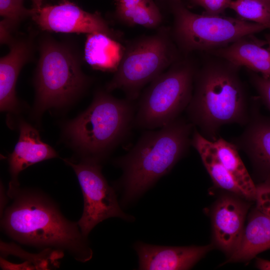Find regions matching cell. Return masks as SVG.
Returning a JSON list of instances; mask_svg holds the SVG:
<instances>
[{
	"instance_id": "obj_1",
	"label": "cell",
	"mask_w": 270,
	"mask_h": 270,
	"mask_svg": "<svg viewBox=\"0 0 270 270\" xmlns=\"http://www.w3.org/2000/svg\"><path fill=\"white\" fill-rule=\"evenodd\" d=\"M12 200L2 212V230L14 240L38 248L66 251L77 260L92 256L87 238L78 223L66 219L57 206L42 192L9 186Z\"/></svg>"
},
{
	"instance_id": "obj_2",
	"label": "cell",
	"mask_w": 270,
	"mask_h": 270,
	"mask_svg": "<svg viewBox=\"0 0 270 270\" xmlns=\"http://www.w3.org/2000/svg\"><path fill=\"white\" fill-rule=\"evenodd\" d=\"M186 108L190 122L209 140L217 139L220 128L249 121L248 97L238 67L224 59L204 52Z\"/></svg>"
},
{
	"instance_id": "obj_3",
	"label": "cell",
	"mask_w": 270,
	"mask_h": 270,
	"mask_svg": "<svg viewBox=\"0 0 270 270\" xmlns=\"http://www.w3.org/2000/svg\"><path fill=\"white\" fill-rule=\"evenodd\" d=\"M194 124L179 117L157 130L144 132L116 164L123 171L124 200H132L167 174L190 144Z\"/></svg>"
},
{
	"instance_id": "obj_4",
	"label": "cell",
	"mask_w": 270,
	"mask_h": 270,
	"mask_svg": "<svg viewBox=\"0 0 270 270\" xmlns=\"http://www.w3.org/2000/svg\"><path fill=\"white\" fill-rule=\"evenodd\" d=\"M136 110L134 101L98 90L90 106L66 124V132L86 154L84 158L99 162L126 138L134 126Z\"/></svg>"
},
{
	"instance_id": "obj_5",
	"label": "cell",
	"mask_w": 270,
	"mask_h": 270,
	"mask_svg": "<svg viewBox=\"0 0 270 270\" xmlns=\"http://www.w3.org/2000/svg\"><path fill=\"white\" fill-rule=\"evenodd\" d=\"M160 10L172 16V38L183 55L204 52L226 46L238 39L270 28L242 18L198 14L186 8L182 1L156 0Z\"/></svg>"
},
{
	"instance_id": "obj_6",
	"label": "cell",
	"mask_w": 270,
	"mask_h": 270,
	"mask_svg": "<svg viewBox=\"0 0 270 270\" xmlns=\"http://www.w3.org/2000/svg\"><path fill=\"white\" fill-rule=\"evenodd\" d=\"M184 55L174 42L169 26L126 42L121 60L106 90H122L127 99H137L142 88Z\"/></svg>"
},
{
	"instance_id": "obj_7",
	"label": "cell",
	"mask_w": 270,
	"mask_h": 270,
	"mask_svg": "<svg viewBox=\"0 0 270 270\" xmlns=\"http://www.w3.org/2000/svg\"><path fill=\"white\" fill-rule=\"evenodd\" d=\"M191 54L184 55L150 82L140 98L134 126L148 130L160 128L186 110L198 66Z\"/></svg>"
},
{
	"instance_id": "obj_8",
	"label": "cell",
	"mask_w": 270,
	"mask_h": 270,
	"mask_svg": "<svg viewBox=\"0 0 270 270\" xmlns=\"http://www.w3.org/2000/svg\"><path fill=\"white\" fill-rule=\"evenodd\" d=\"M36 86L38 111L64 106L80 94L90 78L82 72L74 52L50 39L40 46Z\"/></svg>"
},
{
	"instance_id": "obj_9",
	"label": "cell",
	"mask_w": 270,
	"mask_h": 270,
	"mask_svg": "<svg viewBox=\"0 0 270 270\" xmlns=\"http://www.w3.org/2000/svg\"><path fill=\"white\" fill-rule=\"evenodd\" d=\"M64 160L74 170L82 191L84 210L77 223L84 237L87 238L97 224L110 218L131 220L121 210L115 192L102 173L98 162L87 158L78 163L68 159Z\"/></svg>"
},
{
	"instance_id": "obj_10",
	"label": "cell",
	"mask_w": 270,
	"mask_h": 270,
	"mask_svg": "<svg viewBox=\"0 0 270 270\" xmlns=\"http://www.w3.org/2000/svg\"><path fill=\"white\" fill-rule=\"evenodd\" d=\"M32 9L33 20L43 30L65 33H102L118 40L122 34L112 28L98 12H87L73 2L63 0L56 5Z\"/></svg>"
},
{
	"instance_id": "obj_11",
	"label": "cell",
	"mask_w": 270,
	"mask_h": 270,
	"mask_svg": "<svg viewBox=\"0 0 270 270\" xmlns=\"http://www.w3.org/2000/svg\"><path fill=\"white\" fill-rule=\"evenodd\" d=\"M134 248L140 270H180L191 268L212 248V246H164L139 242Z\"/></svg>"
},
{
	"instance_id": "obj_12",
	"label": "cell",
	"mask_w": 270,
	"mask_h": 270,
	"mask_svg": "<svg viewBox=\"0 0 270 270\" xmlns=\"http://www.w3.org/2000/svg\"><path fill=\"white\" fill-rule=\"evenodd\" d=\"M20 137L8 162L11 181L9 186H18V177L28 166L45 160L54 158L58 154L48 144L43 142L37 130L25 122L20 126Z\"/></svg>"
},
{
	"instance_id": "obj_13",
	"label": "cell",
	"mask_w": 270,
	"mask_h": 270,
	"mask_svg": "<svg viewBox=\"0 0 270 270\" xmlns=\"http://www.w3.org/2000/svg\"><path fill=\"white\" fill-rule=\"evenodd\" d=\"M266 40L256 39L254 34L242 37L230 44L205 53L222 58L234 66L270 77V52L262 47Z\"/></svg>"
},
{
	"instance_id": "obj_14",
	"label": "cell",
	"mask_w": 270,
	"mask_h": 270,
	"mask_svg": "<svg viewBox=\"0 0 270 270\" xmlns=\"http://www.w3.org/2000/svg\"><path fill=\"white\" fill-rule=\"evenodd\" d=\"M32 54V42L14 40L10 50L0 60V107L2 112H14L18 107L16 84L19 73Z\"/></svg>"
},
{
	"instance_id": "obj_15",
	"label": "cell",
	"mask_w": 270,
	"mask_h": 270,
	"mask_svg": "<svg viewBox=\"0 0 270 270\" xmlns=\"http://www.w3.org/2000/svg\"><path fill=\"white\" fill-rule=\"evenodd\" d=\"M246 208L230 198L222 199L213 214V230L216 240L224 251L235 250L242 235Z\"/></svg>"
},
{
	"instance_id": "obj_16",
	"label": "cell",
	"mask_w": 270,
	"mask_h": 270,
	"mask_svg": "<svg viewBox=\"0 0 270 270\" xmlns=\"http://www.w3.org/2000/svg\"><path fill=\"white\" fill-rule=\"evenodd\" d=\"M243 134L236 139L237 147L244 150L255 164L270 175V118L260 114L254 104Z\"/></svg>"
},
{
	"instance_id": "obj_17",
	"label": "cell",
	"mask_w": 270,
	"mask_h": 270,
	"mask_svg": "<svg viewBox=\"0 0 270 270\" xmlns=\"http://www.w3.org/2000/svg\"><path fill=\"white\" fill-rule=\"evenodd\" d=\"M270 248V220L260 210L250 218L240 240L226 262L250 260Z\"/></svg>"
},
{
	"instance_id": "obj_18",
	"label": "cell",
	"mask_w": 270,
	"mask_h": 270,
	"mask_svg": "<svg viewBox=\"0 0 270 270\" xmlns=\"http://www.w3.org/2000/svg\"><path fill=\"white\" fill-rule=\"evenodd\" d=\"M124 46L116 40L102 33L86 34L84 56L94 68L116 71L121 60Z\"/></svg>"
},
{
	"instance_id": "obj_19",
	"label": "cell",
	"mask_w": 270,
	"mask_h": 270,
	"mask_svg": "<svg viewBox=\"0 0 270 270\" xmlns=\"http://www.w3.org/2000/svg\"><path fill=\"white\" fill-rule=\"evenodd\" d=\"M211 144L218 159L234 180L242 196L255 200L256 186L242 162L236 145L221 138L211 140Z\"/></svg>"
},
{
	"instance_id": "obj_20",
	"label": "cell",
	"mask_w": 270,
	"mask_h": 270,
	"mask_svg": "<svg viewBox=\"0 0 270 270\" xmlns=\"http://www.w3.org/2000/svg\"><path fill=\"white\" fill-rule=\"evenodd\" d=\"M114 16L126 25L148 28H158L163 20L161 10L154 0H122L116 4Z\"/></svg>"
},
{
	"instance_id": "obj_21",
	"label": "cell",
	"mask_w": 270,
	"mask_h": 270,
	"mask_svg": "<svg viewBox=\"0 0 270 270\" xmlns=\"http://www.w3.org/2000/svg\"><path fill=\"white\" fill-rule=\"evenodd\" d=\"M190 144L198 152L203 164L216 185L222 189L242 195L234 180L214 152L210 140L196 128L192 134Z\"/></svg>"
},
{
	"instance_id": "obj_22",
	"label": "cell",
	"mask_w": 270,
	"mask_h": 270,
	"mask_svg": "<svg viewBox=\"0 0 270 270\" xmlns=\"http://www.w3.org/2000/svg\"><path fill=\"white\" fill-rule=\"evenodd\" d=\"M63 252L46 248L39 254H31L14 244L0 242V252L2 256L12 254L25 260L20 264H14L6 260L4 263L5 270H50L54 267L58 268L60 264L58 260L63 256Z\"/></svg>"
},
{
	"instance_id": "obj_23",
	"label": "cell",
	"mask_w": 270,
	"mask_h": 270,
	"mask_svg": "<svg viewBox=\"0 0 270 270\" xmlns=\"http://www.w3.org/2000/svg\"><path fill=\"white\" fill-rule=\"evenodd\" d=\"M228 8L240 18L270 26V8L258 0H232Z\"/></svg>"
},
{
	"instance_id": "obj_24",
	"label": "cell",
	"mask_w": 270,
	"mask_h": 270,
	"mask_svg": "<svg viewBox=\"0 0 270 270\" xmlns=\"http://www.w3.org/2000/svg\"><path fill=\"white\" fill-rule=\"evenodd\" d=\"M0 14L14 28L22 20L32 14V9H27L23 0H0Z\"/></svg>"
},
{
	"instance_id": "obj_25",
	"label": "cell",
	"mask_w": 270,
	"mask_h": 270,
	"mask_svg": "<svg viewBox=\"0 0 270 270\" xmlns=\"http://www.w3.org/2000/svg\"><path fill=\"white\" fill-rule=\"evenodd\" d=\"M250 82L260 100L270 112V77H265L248 70Z\"/></svg>"
},
{
	"instance_id": "obj_26",
	"label": "cell",
	"mask_w": 270,
	"mask_h": 270,
	"mask_svg": "<svg viewBox=\"0 0 270 270\" xmlns=\"http://www.w3.org/2000/svg\"><path fill=\"white\" fill-rule=\"evenodd\" d=\"M255 200L257 210L270 220V175L256 186Z\"/></svg>"
},
{
	"instance_id": "obj_27",
	"label": "cell",
	"mask_w": 270,
	"mask_h": 270,
	"mask_svg": "<svg viewBox=\"0 0 270 270\" xmlns=\"http://www.w3.org/2000/svg\"><path fill=\"white\" fill-rule=\"evenodd\" d=\"M232 0H190L194 6L203 8L204 13L212 15H222L228 8Z\"/></svg>"
},
{
	"instance_id": "obj_28",
	"label": "cell",
	"mask_w": 270,
	"mask_h": 270,
	"mask_svg": "<svg viewBox=\"0 0 270 270\" xmlns=\"http://www.w3.org/2000/svg\"><path fill=\"white\" fill-rule=\"evenodd\" d=\"M14 28L4 19L0 22V39L2 44L10 45L14 40L12 36L11 32Z\"/></svg>"
},
{
	"instance_id": "obj_29",
	"label": "cell",
	"mask_w": 270,
	"mask_h": 270,
	"mask_svg": "<svg viewBox=\"0 0 270 270\" xmlns=\"http://www.w3.org/2000/svg\"><path fill=\"white\" fill-rule=\"evenodd\" d=\"M257 266L262 270H270V261L258 259L257 262Z\"/></svg>"
},
{
	"instance_id": "obj_30",
	"label": "cell",
	"mask_w": 270,
	"mask_h": 270,
	"mask_svg": "<svg viewBox=\"0 0 270 270\" xmlns=\"http://www.w3.org/2000/svg\"><path fill=\"white\" fill-rule=\"evenodd\" d=\"M33 4V8H40L42 5L43 0H31Z\"/></svg>"
},
{
	"instance_id": "obj_31",
	"label": "cell",
	"mask_w": 270,
	"mask_h": 270,
	"mask_svg": "<svg viewBox=\"0 0 270 270\" xmlns=\"http://www.w3.org/2000/svg\"><path fill=\"white\" fill-rule=\"evenodd\" d=\"M268 32L265 35V39L266 44L268 45V48L267 50L270 52V28H268Z\"/></svg>"
},
{
	"instance_id": "obj_32",
	"label": "cell",
	"mask_w": 270,
	"mask_h": 270,
	"mask_svg": "<svg viewBox=\"0 0 270 270\" xmlns=\"http://www.w3.org/2000/svg\"><path fill=\"white\" fill-rule=\"evenodd\" d=\"M258 0L265 4L266 5H267L268 7L270 8V0Z\"/></svg>"
},
{
	"instance_id": "obj_33",
	"label": "cell",
	"mask_w": 270,
	"mask_h": 270,
	"mask_svg": "<svg viewBox=\"0 0 270 270\" xmlns=\"http://www.w3.org/2000/svg\"><path fill=\"white\" fill-rule=\"evenodd\" d=\"M176 0L181 1V0Z\"/></svg>"
}]
</instances>
